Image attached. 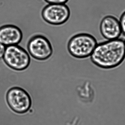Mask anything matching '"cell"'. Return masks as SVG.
Returning a JSON list of instances; mask_svg holds the SVG:
<instances>
[{
	"label": "cell",
	"instance_id": "1",
	"mask_svg": "<svg viewBox=\"0 0 125 125\" xmlns=\"http://www.w3.org/2000/svg\"><path fill=\"white\" fill-rule=\"evenodd\" d=\"M90 59L94 64L101 69L117 67L125 59V40L120 38L98 43Z\"/></svg>",
	"mask_w": 125,
	"mask_h": 125
},
{
	"label": "cell",
	"instance_id": "2",
	"mask_svg": "<svg viewBox=\"0 0 125 125\" xmlns=\"http://www.w3.org/2000/svg\"><path fill=\"white\" fill-rule=\"evenodd\" d=\"M97 44L96 38L92 34L81 33L70 39L68 43V50L75 58H85L90 56Z\"/></svg>",
	"mask_w": 125,
	"mask_h": 125
},
{
	"label": "cell",
	"instance_id": "3",
	"mask_svg": "<svg viewBox=\"0 0 125 125\" xmlns=\"http://www.w3.org/2000/svg\"><path fill=\"white\" fill-rule=\"evenodd\" d=\"M3 59L7 66L17 71L26 69L31 63L28 53L18 45L7 46Z\"/></svg>",
	"mask_w": 125,
	"mask_h": 125
},
{
	"label": "cell",
	"instance_id": "4",
	"mask_svg": "<svg viewBox=\"0 0 125 125\" xmlns=\"http://www.w3.org/2000/svg\"><path fill=\"white\" fill-rule=\"evenodd\" d=\"M6 100L9 107L17 114H23L29 111L31 100L28 93L19 87L10 89L7 93Z\"/></svg>",
	"mask_w": 125,
	"mask_h": 125
},
{
	"label": "cell",
	"instance_id": "5",
	"mask_svg": "<svg viewBox=\"0 0 125 125\" xmlns=\"http://www.w3.org/2000/svg\"><path fill=\"white\" fill-rule=\"evenodd\" d=\"M27 48L30 55L39 61L48 59L53 53L50 40L42 34H36L31 37L28 42Z\"/></svg>",
	"mask_w": 125,
	"mask_h": 125
},
{
	"label": "cell",
	"instance_id": "6",
	"mask_svg": "<svg viewBox=\"0 0 125 125\" xmlns=\"http://www.w3.org/2000/svg\"><path fill=\"white\" fill-rule=\"evenodd\" d=\"M43 20L54 25H62L67 22L70 15V11L65 4H48L42 12Z\"/></svg>",
	"mask_w": 125,
	"mask_h": 125
},
{
	"label": "cell",
	"instance_id": "7",
	"mask_svg": "<svg viewBox=\"0 0 125 125\" xmlns=\"http://www.w3.org/2000/svg\"><path fill=\"white\" fill-rule=\"evenodd\" d=\"M100 31L102 36L106 40L119 39L122 34L119 19L112 14L106 15L102 18Z\"/></svg>",
	"mask_w": 125,
	"mask_h": 125
},
{
	"label": "cell",
	"instance_id": "8",
	"mask_svg": "<svg viewBox=\"0 0 125 125\" xmlns=\"http://www.w3.org/2000/svg\"><path fill=\"white\" fill-rule=\"evenodd\" d=\"M22 38V31L16 26L6 25L0 27V43L6 47L18 45Z\"/></svg>",
	"mask_w": 125,
	"mask_h": 125
},
{
	"label": "cell",
	"instance_id": "9",
	"mask_svg": "<svg viewBox=\"0 0 125 125\" xmlns=\"http://www.w3.org/2000/svg\"><path fill=\"white\" fill-rule=\"evenodd\" d=\"M122 33L125 36V10L123 12L119 19Z\"/></svg>",
	"mask_w": 125,
	"mask_h": 125
},
{
	"label": "cell",
	"instance_id": "10",
	"mask_svg": "<svg viewBox=\"0 0 125 125\" xmlns=\"http://www.w3.org/2000/svg\"><path fill=\"white\" fill-rule=\"evenodd\" d=\"M49 4H65L69 0H44Z\"/></svg>",
	"mask_w": 125,
	"mask_h": 125
},
{
	"label": "cell",
	"instance_id": "11",
	"mask_svg": "<svg viewBox=\"0 0 125 125\" xmlns=\"http://www.w3.org/2000/svg\"><path fill=\"white\" fill-rule=\"evenodd\" d=\"M6 46L0 43V59L3 57L6 49Z\"/></svg>",
	"mask_w": 125,
	"mask_h": 125
},
{
	"label": "cell",
	"instance_id": "12",
	"mask_svg": "<svg viewBox=\"0 0 125 125\" xmlns=\"http://www.w3.org/2000/svg\"></svg>",
	"mask_w": 125,
	"mask_h": 125
}]
</instances>
